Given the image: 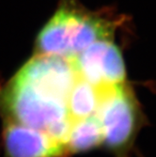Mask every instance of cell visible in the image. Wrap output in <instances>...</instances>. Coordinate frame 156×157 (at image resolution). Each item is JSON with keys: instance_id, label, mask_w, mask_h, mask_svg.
Segmentation results:
<instances>
[{"instance_id": "cell-3", "label": "cell", "mask_w": 156, "mask_h": 157, "mask_svg": "<svg viewBox=\"0 0 156 157\" xmlns=\"http://www.w3.org/2000/svg\"><path fill=\"white\" fill-rule=\"evenodd\" d=\"M95 115L100 121L104 141L113 151L128 147L137 125V106L132 92L123 84L103 86Z\"/></svg>"}, {"instance_id": "cell-7", "label": "cell", "mask_w": 156, "mask_h": 157, "mask_svg": "<svg viewBox=\"0 0 156 157\" xmlns=\"http://www.w3.org/2000/svg\"><path fill=\"white\" fill-rule=\"evenodd\" d=\"M103 142V127L96 115L73 121L67 141L68 151H87Z\"/></svg>"}, {"instance_id": "cell-2", "label": "cell", "mask_w": 156, "mask_h": 157, "mask_svg": "<svg viewBox=\"0 0 156 157\" xmlns=\"http://www.w3.org/2000/svg\"><path fill=\"white\" fill-rule=\"evenodd\" d=\"M0 102L9 121L44 133L55 123L70 118L66 103L13 79L2 92Z\"/></svg>"}, {"instance_id": "cell-1", "label": "cell", "mask_w": 156, "mask_h": 157, "mask_svg": "<svg viewBox=\"0 0 156 157\" xmlns=\"http://www.w3.org/2000/svg\"><path fill=\"white\" fill-rule=\"evenodd\" d=\"M114 23L92 12L63 6L40 30L38 54L73 58L93 42L113 38Z\"/></svg>"}, {"instance_id": "cell-6", "label": "cell", "mask_w": 156, "mask_h": 157, "mask_svg": "<svg viewBox=\"0 0 156 157\" xmlns=\"http://www.w3.org/2000/svg\"><path fill=\"white\" fill-rule=\"evenodd\" d=\"M101 101V88L79 77L67 99V109L73 121L96 114Z\"/></svg>"}, {"instance_id": "cell-5", "label": "cell", "mask_w": 156, "mask_h": 157, "mask_svg": "<svg viewBox=\"0 0 156 157\" xmlns=\"http://www.w3.org/2000/svg\"><path fill=\"white\" fill-rule=\"evenodd\" d=\"M8 157H62L67 147L46 133L8 121L3 132Z\"/></svg>"}, {"instance_id": "cell-4", "label": "cell", "mask_w": 156, "mask_h": 157, "mask_svg": "<svg viewBox=\"0 0 156 157\" xmlns=\"http://www.w3.org/2000/svg\"><path fill=\"white\" fill-rule=\"evenodd\" d=\"M79 77L73 58L36 54L12 79L67 104L68 96Z\"/></svg>"}]
</instances>
